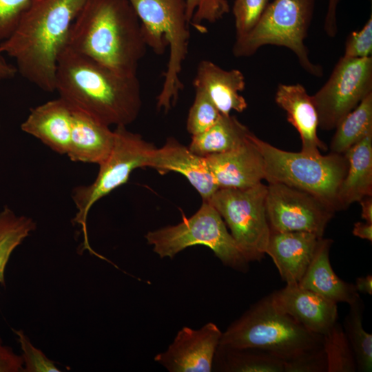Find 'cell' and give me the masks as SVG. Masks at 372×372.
Here are the masks:
<instances>
[{
  "label": "cell",
  "instance_id": "obj_34",
  "mask_svg": "<svg viewBox=\"0 0 372 372\" xmlns=\"http://www.w3.org/2000/svg\"><path fill=\"white\" fill-rule=\"evenodd\" d=\"M372 54V14L359 30L351 32L347 37L342 56L362 59Z\"/></svg>",
  "mask_w": 372,
  "mask_h": 372
},
{
  "label": "cell",
  "instance_id": "obj_29",
  "mask_svg": "<svg viewBox=\"0 0 372 372\" xmlns=\"http://www.w3.org/2000/svg\"><path fill=\"white\" fill-rule=\"evenodd\" d=\"M322 336L327 372L357 371L354 354L342 325L335 322Z\"/></svg>",
  "mask_w": 372,
  "mask_h": 372
},
{
  "label": "cell",
  "instance_id": "obj_36",
  "mask_svg": "<svg viewBox=\"0 0 372 372\" xmlns=\"http://www.w3.org/2000/svg\"><path fill=\"white\" fill-rule=\"evenodd\" d=\"M23 360L10 347L4 345L0 339V372H21Z\"/></svg>",
  "mask_w": 372,
  "mask_h": 372
},
{
  "label": "cell",
  "instance_id": "obj_37",
  "mask_svg": "<svg viewBox=\"0 0 372 372\" xmlns=\"http://www.w3.org/2000/svg\"><path fill=\"white\" fill-rule=\"evenodd\" d=\"M340 0H329L327 13L324 21V30L331 38L335 37L338 31L337 8Z\"/></svg>",
  "mask_w": 372,
  "mask_h": 372
},
{
  "label": "cell",
  "instance_id": "obj_35",
  "mask_svg": "<svg viewBox=\"0 0 372 372\" xmlns=\"http://www.w3.org/2000/svg\"><path fill=\"white\" fill-rule=\"evenodd\" d=\"M32 0H0V41L10 37Z\"/></svg>",
  "mask_w": 372,
  "mask_h": 372
},
{
  "label": "cell",
  "instance_id": "obj_19",
  "mask_svg": "<svg viewBox=\"0 0 372 372\" xmlns=\"http://www.w3.org/2000/svg\"><path fill=\"white\" fill-rule=\"evenodd\" d=\"M193 85L203 92L223 115L232 110L242 112L247 107L245 98L239 94L245 88V79L237 69L226 70L208 60L198 65Z\"/></svg>",
  "mask_w": 372,
  "mask_h": 372
},
{
  "label": "cell",
  "instance_id": "obj_13",
  "mask_svg": "<svg viewBox=\"0 0 372 372\" xmlns=\"http://www.w3.org/2000/svg\"><path fill=\"white\" fill-rule=\"evenodd\" d=\"M222 333L212 322L199 329L185 327L154 360L170 372H210Z\"/></svg>",
  "mask_w": 372,
  "mask_h": 372
},
{
  "label": "cell",
  "instance_id": "obj_16",
  "mask_svg": "<svg viewBox=\"0 0 372 372\" xmlns=\"http://www.w3.org/2000/svg\"><path fill=\"white\" fill-rule=\"evenodd\" d=\"M227 152L204 156L219 189H245L265 179L262 156L251 140Z\"/></svg>",
  "mask_w": 372,
  "mask_h": 372
},
{
  "label": "cell",
  "instance_id": "obj_1",
  "mask_svg": "<svg viewBox=\"0 0 372 372\" xmlns=\"http://www.w3.org/2000/svg\"><path fill=\"white\" fill-rule=\"evenodd\" d=\"M55 91L71 107L110 126L134 122L142 100L137 76H124L66 46L59 56Z\"/></svg>",
  "mask_w": 372,
  "mask_h": 372
},
{
  "label": "cell",
  "instance_id": "obj_9",
  "mask_svg": "<svg viewBox=\"0 0 372 372\" xmlns=\"http://www.w3.org/2000/svg\"><path fill=\"white\" fill-rule=\"evenodd\" d=\"M112 149L99 165L95 180L88 185L74 187L72 198L76 208L72 221L81 227L83 235V250L106 260L90 245L87 218L92 207L101 198L126 183L131 173L137 168L146 167L147 161L155 146L141 135L129 131L126 126H116Z\"/></svg>",
  "mask_w": 372,
  "mask_h": 372
},
{
  "label": "cell",
  "instance_id": "obj_2",
  "mask_svg": "<svg viewBox=\"0 0 372 372\" xmlns=\"http://www.w3.org/2000/svg\"><path fill=\"white\" fill-rule=\"evenodd\" d=\"M86 0H32L16 28L0 43L17 72L47 92L55 91L59 56Z\"/></svg>",
  "mask_w": 372,
  "mask_h": 372
},
{
  "label": "cell",
  "instance_id": "obj_28",
  "mask_svg": "<svg viewBox=\"0 0 372 372\" xmlns=\"http://www.w3.org/2000/svg\"><path fill=\"white\" fill-rule=\"evenodd\" d=\"M343 330L354 354L357 371H372V335L367 333L362 326L364 304L359 298L349 304Z\"/></svg>",
  "mask_w": 372,
  "mask_h": 372
},
{
  "label": "cell",
  "instance_id": "obj_22",
  "mask_svg": "<svg viewBox=\"0 0 372 372\" xmlns=\"http://www.w3.org/2000/svg\"><path fill=\"white\" fill-rule=\"evenodd\" d=\"M332 240L321 238L314 256L298 285L335 303L349 304L360 298L353 284L340 279L334 272L329 260Z\"/></svg>",
  "mask_w": 372,
  "mask_h": 372
},
{
  "label": "cell",
  "instance_id": "obj_40",
  "mask_svg": "<svg viewBox=\"0 0 372 372\" xmlns=\"http://www.w3.org/2000/svg\"><path fill=\"white\" fill-rule=\"evenodd\" d=\"M354 285L358 293L371 295L372 276L369 274L366 276L357 278Z\"/></svg>",
  "mask_w": 372,
  "mask_h": 372
},
{
  "label": "cell",
  "instance_id": "obj_4",
  "mask_svg": "<svg viewBox=\"0 0 372 372\" xmlns=\"http://www.w3.org/2000/svg\"><path fill=\"white\" fill-rule=\"evenodd\" d=\"M219 346L268 352L286 363L321 351L322 336L280 310L270 294L254 304L222 333Z\"/></svg>",
  "mask_w": 372,
  "mask_h": 372
},
{
  "label": "cell",
  "instance_id": "obj_3",
  "mask_svg": "<svg viewBox=\"0 0 372 372\" xmlns=\"http://www.w3.org/2000/svg\"><path fill=\"white\" fill-rule=\"evenodd\" d=\"M67 46L119 74L137 76L147 45L129 0H86Z\"/></svg>",
  "mask_w": 372,
  "mask_h": 372
},
{
  "label": "cell",
  "instance_id": "obj_15",
  "mask_svg": "<svg viewBox=\"0 0 372 372\" xmlns=\"http://www.w3.org/2000/svg\"><path fill=\"white\" fill-rule=\"evenodd\" d=\"M275 304L309 331L322 335L338 322L337 303L298 284L270 294Z\"/></svg>",
  "mask_w": 372,
  "mask_h": 372
},
{
  "label": "cell",
  "instance_id": "obj_11",
  "mask_svg": "<svg viewBox=\"0 0 372 372\" xmlns=\"http://www.w3.org/2000/svg\"><path fill=\"white\" fill-rule=\"evenodd\" d=\"M372 93V57L342 56L323 86L311 96L318 127L329 131Z\"/></svg>",
  "mask_w": 372,
  "mask_h": 372
},
{
  "label": "cell",
  "instance_id": "obj_8",
  "mask_svg": "<svg viewBox=\"0 0 372 372\" xmlns=\"http://www.w3.org/2000/svg\"><path fill=\"white\" fill-rule=\"evenodd\" d=\"M148 245L161 258H173L183 250L204 245L213 251L222 263L242 272L249 262L238 249L223 219L209 201L180 223L150 231L145 235Z\"/></svg>",
  "mask_w": 372,
  "mask_h": 372
},
{
  "label": "cell",
  "instance_id": "obj_14",
  "mask_svg": "<svg viewBox=\"0 0 372 372\" xmlns=\"http://www.w3.org/2000/svg\"><path fill=\"white\" fill-rule=\"evenodd\" d=\"M146 167H152L161 174L180 173L199 193L203 201H208L219 189L205 157L172 137L167 138L163 147H155L147 159Z\"/></svg>",
  "mask_w": 372,
  "mask_h": 372
},
{
  "label": "cell",
  "instance_id": "obj_7",
  "mask_svg": "<svg viewBox=\"0 0 372 372\" xmlns=\"http://www.w3.org/2000/svg\"><path fill=\"white\" fill-rule=\"evenodd\" d=\"M316 0H273L269 3L255 28L244 38L235 40L233 54L254 55L267 45L292 51L299 64L309 74L321 77L323 68L313 63L304 41L313 16Z\"/></svg>",
  "mask_w": 372,
  "mask_h": 372
},
{
  "label": "cell",
  "instance_id": "obj_10",
  "mask_svg": "<svg viewBox=\"0 0 372 372\" xmlns=\"http://www.w3.org/2000/svg\"><path fill=\"white\" fill-rule=\"evenodd\" d=\"M267 185L218 189L208 200L219 213L245 258L260 261L266 254L271 229L266 212Z\"/></svg>",
  "mask_w": 372,
  "mask_h": 372
},
{
  "label": "cell",
  "instance_id": "obj_17",
  "mask_svg": "<svg viewBox=\"0 0 372 372\" xmlns=\"http://www.w3.org/2000/svg\"><path fill=\"white\" fill-rule=\"evenodd\" d=\"M320 238L306 231H271L265 254L271 258L286 284H298L311 262Z\"/></svg>",
  "mask_w": 372,
  "mask_h": 372
},
{
  "label": "cell",
  "instance_id": "obj_24",
  "mask_svg": "<svg viewBox=\"0 0 372 372\" xmlns=\"http://www.w3.org/2000/svg\"><path fill=\"white\" fill-rule=\"evenodd\" d=\"M251 132L236 116L221 114L216 122L202 133L192 136L189 149L206 156L229 151L243 144Z\"/></svg>",
  "mask_w": 372,
  "mask_h": 372
},
{
  "label": "cell",
  "instance_id": "obj_30",
  "mask_svg": "<svg viewBox=\"0 0 372 372\" xmlns=\"http://www.w3.org/2000/svg\"><path fill=\"white\" fill-rule=\"evenodd\" d=\"M185 2L189 24L202 33L207 31L203 23H215L230 10L227 0H185Z\"/></svg>",
  "mask_w": 372,
  "mask_h": 372
},
{
  "label": "cell",
  "instance_id": "obj_41",
  "mask_svg": "<svg viewBox=\"0 0 372 372\" xmlns=\"http://www.w3.org/2000/svg\"><path fill=\"white\" fill-rule=\"evenodd\" d=\"M359 203L362 209V218L367 223H372V196L364 197Z\"/></svg>",
  "mask_w": 372,
  "mask_h": 372
},
{
  "label": "cell",
  "instance_id": "obj_21",
  "mask_svg": "<svg viewBox=\"0 0 372 372\" xmlns=\"http://www.w3.org/2000/svg\"><path fill=\"white\" fill-rule=\"evenodd\" d=\"M114 132L89 114L72 107L71 135L67 155L73 162L100 165L109 156Z\"/></svg>",
  "mask_w": 372,
  "mask_h": 372
},
{
  "label": "cell",
  "instance_id": "obj_31",
  "mask_svg": "<svg viewBox=\"0 0 372 372\" xmlns=\"http://www.w3.org/2000/svg\"><path fill=\"white\" fill-rule=\"evenodd\" d=\"M220 115L209 98L201 90L195 89L194 100L187 118V130L192 136L202 133L214 125Z\"/></svg>",
  "mask_w": 372,
  "mask_h": 372
},
{
  "label": "cell",
  "instance_id": "obj_32",
  "mask_svg": "<svg viewBox=\"0 0 372 372\" xmlns=\"http://www.w3.org/2000/svg\"><path fill=\"white\" fill-rule=\"evenodd\" d=\"M269 3V0H235L232 12L236 40L244 38L255 28Z\"/></svg>",
  "mask_w": 372,
  "mask_h": 372
},
{
  "label": "cell",
  "instance_id": "obj_20",
  "mask_svg": "<svg viewBox=\"0 0 372 372\" xmlns=\"http://www.w3.org/2000/svg\"><path fill=\"white\" fill-rule=\"evenodd\" d=\"M72 128V107L61 98L32 108L21 129L54 152L67 154Z\"/></svg>",
  "mask_w": 372,
  "mask_h": 372
},
{
  "label": "cell",
  "instance_id": "obj_5",
  "mask_svg": "<svg viewBox=\"0 0 372 372\" xmlns=\"http://www.w3.org/2000/svg\"><path fill=\"white\" fill-rule=\"evenodd\" d=\"M141 23L147 47L156 54L168 48L164 81L156 97L158 110L167 112L175 105L183 84L180 79L188 53L189 31L185 0H129Z\"/></svg>",
  "mask_w": 372,
  "mask_h": 372
},
{
  "label": "cell",
  "instance_id": "obj_38",
  "mask_svg": "<svg viewBox=\"0 0 372 372\" xmlns=\"http://www.w3.org/2000/svg\"><path fill=\"white\" fill-rule=\"evenodd\" d=\"M352 234L360 238L372 241V223L367 222H356L352 230Z\"/></svg>",
  "mask_w": 372,
  "mask_h": 372
},
{
  "label": "cell",
  "instance_id": "obj_18",
  "mask_svg": "<svg viewBox=\"0 0 372 372\" xmlns=\"http://www.w3.org/2000/svg\"><path fill=\"white\" fill-rule=\"evenodd\" d=\"M275 101L287 114V121L300 134L303 154L320 156V150L327 149L324 143L318 138V116L311 96L300 84L278 85Z\"/></svg>",
  "mask_w": 372,
  "mask_h": 372
},
{
  "label": "cell",
  "instance_id": "obj_6",
  "mask_svg": "<svg viewBox=\"0 0 372 372\" xmlns=\"http://www.w3.org/2000/svg\"><path fill=\"white\" fill-rule=\"evenodd\" d=\"M251 140L264 162L265 179L296 187L317 196L335 211H338L337 194L346 174L347 160L344 154L330 152L311 156L302 152L280 149L257 137Z\"/></svg>",
  "mask_w": 372,
  "mask_h": 372
},
{
  "label": "cell",
  "instance_id": "obj_39",
  "mask_svg": "<svg viewBox=\"0 0 372 372\" xmlns=\"http://www.w3.org/2000/svg\"><path fill=\"white\" fill-rule=\"evenodd\" d=\"M3 54L0 48V81L11 79L17 72L16 67L8 63L4 59Z\"/></svg>",
  "mask_w": 372,
  "mask_h": 372
},
{
  "label": "cell",
  "instance_id": "obj_26",
  "mask_svg": "<svg viewBox=\"0 0 372 372\" xmlns=\"http://www.w3.org/2000/svg\"><path fill=\"white\" fill-rule=\"evenodd\" d=\"M335 129L330 150L340 154H344L349 148L372 134V93L347 114Z\"/></svg>",
  "mask_w": 372,
  "mask_h": 372
},
{
  "label": "cell",
  "instance_id": "obj_12",
  "mask_svg": "<svg viewBox=\"0 0 372 372\" xmlns=\"http://www.w3.org/2000/svg\"><path fill=\"white\" fill-rule=\"evenodd\" d=\"M265 205L271 231H306L320 238L335 213L312 194L280 183L267 185Z\"/></svg>",
  "mask_w": 372,
  "mask_h": 372
},
{
  "label": "cell",
  "instance_id": "obj_33",
  "mask_svg": "<svg viewBox=\"0 0 372 372\" xmlns=\"http://www.w3.org/2000/svg\"><path fill=\"white\" fill-rule=\"evenodd\" d=\"M13 331L18 338L22 350L23 370L25 372H59L54 362L48 358L39 349L36 348L30 341L22 330Z\"/></svg>",
  "mask_w": 372,
  "mask_h": 372
},
{
  "label": "cell",
  "instance_id": "obj_27",
  "mask_svg": "<svg viewBox=\"0 0 372 372\" xmlns=\"http://www.w3.org/2000/svg\"><path fill=\"white\" fill-rule=\"evenodd\" d=\"M36 228L30 217L17 215L6 206L0 210V284H5V269L13 251Z\"/></svg>",
  "mask_w": 372,
  "mask_h": 372
},
{
  "label": "cell",
  "instance_id": "obj_25",
  "mask_svg": "<svg viewBox=\"0 0 372 372\" xmlns=\"http://www.w3.org/2000/svg\"><path fill=\"white\" fill-rule=\"evenodd\" d=\"M214 364L223 371L285 372V362L265 351L218 346Z\"/></svg>",
  "mask_w": 372,
  "mask_h": 372
},
{
  "label": "cell",
  "instance_id": "obj_23",
  "mask_svg": "<svg viewBox=\"0 0 372 372\" xmlns=\"http://www.w3.org/2000/svg\"><path fill=\"white\" fill-rule=\"evenodd\" d=\"M344 155L348 166L338 191L339 210L372 196V134L349 148Z\"/></svg>",
  "mask_w": 372,
  "mask_h": 372
}]
</instances>
